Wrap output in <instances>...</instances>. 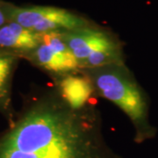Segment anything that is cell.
Returning a JSON list of instances; mask_svg holds the SVG:
<instances>
[{"label": "cell", "mask_w": 158, "mask_h": 158, "mask_svg": "<svg viewBox=\"0 0 158 158\" xmlns=\"http://www.w3.org/2000/svg\"><path fill=\"white\" fill-rule=\"evenodd\" d=\"M0 158L122 157L108 143L96 103L75 107L53 85L0 134Z\"/></svg>", "instance_id": "obj_1"}, {"label": "cell", "mask_w": 158, "mask_h": 158, "mask_svg": "<svg viewBox=\"0 0 158 158\" xmlns=\"http://www.w3.org/2000/svg\"><path fill=\"white\" fill-rule=\"evenodd\" d=\"M9 21L7 14H6V10H5V6H4V3L0 2V28L5 26L6 23Z\"/></svg>", "instance_id": "obj_9"}, {"label": "cell", "mask_w": 158, "mask_h": 158, "mask_svg": "<svg viewBox=\"0 0 158 158\" xmlns=\"http://www.w3.org/2000/svg\"><path fill=\"white\" fill-rule=\"evenodd\" d=\"M92 83L97 96L113 103L128 118L135 129L134 141L141 144L156 135L149 120V98L132 70L124 63L81 69Z\"/></svg>", "instance_id": "obj_2"}, {"label": "cell", "mask_w": 158, "mask_h": 158, "mask_svg": "<svg viewBox=\"0 0 158 158\" xmlns=\"http://www.w3.org/2000/svg\"><path fill=\"white\" fill-rule=\"evenodd\" d=\"M26 59L52 79L81 70L77 60L63 39L62 32L41 34L40 45Z\"/></svg>", "instance_id": "obj_5"}, {"label": "cell", "mask_w": 158, "mask_h": 158, "mask_svg": "<svg viewBox=\"0 0 158 158\" xmlns=\"http://www.w3.org/2000/svg\"><path fill=\"white\" fill-rule=\"evenodd\" d=\"M9 21L19 24L39 34L68 32L90 26L85 18L55 6L20 7L4 3Z\"/></svg>", "instance_id": "obj_4"}, {"label": "cell", "mask_w": 158, "mask_h": 158, "mask_svg": "<svg viewBox=\"0 0 158 158\" xmlns=\"http://www.w3.org/2000/svg\"><path fill=\"white\" fill-rule=\"evenodd\" d=\"M54 86L62 97L75 107H83L93 103L97 94L92 83L81 70L53 79Z\"/></svg>", "instance_id": "obj_7"}, {"label": "cell", "mask_w": 158, "mask_h": 158, "mask_svg": "<svg viewBox=\"0 0 158 158\" xmlns=\"http://www.w3.org/2000/svg\"><path fill=\"white\" fill-rule=\"evenodd\" d=\"M81 69L126 62L121 42L113 34L90 26L62 33Z\"/></svg>", "instance_id": "obj_3"}, {"label": "cell", "mask_w": 158, "mask_h": 158, "mask_svg": "<svg viewBox=\"0 0 158 158\" xmlns=\"http://www.w3.org/2000/svg\"><path fill=\"white\" fill-rule=\"evenodd\" d=\"M41 34L34 33L14 21L0 28V49L26 58L40 45Z\"/></svg>", "instance_id": "obj_6"}, {"label": "cell", "mask_w": 158, "mask_h": 158, "mask_svg": "<svg viewBox=\"0 0 158 158\" xmlns=\"http://www.w3.org/2000/svg\"><path fill=\"white\" fill-rule=\"evenodd\" d=\"M19 57L0 49V112L9 120L13 119L11 106V84Z\"/></svg>", "instance_id": "obj_8"}]
</instances>
